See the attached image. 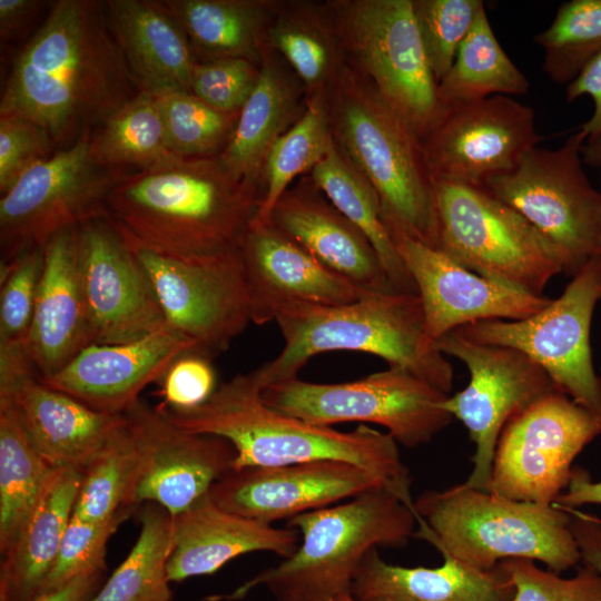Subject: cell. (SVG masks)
<instances>
[{
  "label": "cell",
  "mask_w": 601,
  "mask_h": 601,
  "mask_svg": "<svg viewBox=\"0 0 601 601\" xmlns=\"http://www.w3.org/2000/svg\"><path fill=\"white\" fill-rule=\"evenodd\" d=\"M138 91L104 1L59 0L16 57L0 117L36 122L62 149L99 128Z\"/></svg>",
  "instance_id": "1"
},
{
  "label": "cell",
  "mask_w": 601,
  "mask_h": 601,
  "mask_svg": "<svg viewBox=\"0 0 601 601\" xmlns=\"http://www.w3.org/2000/svg\"><path fill=\"white\" fill-rule=\"evenodd\" d=\"M254 186L219 157L173 155L127 173L108 196V215L141 244L181 257L239 249L257 214Z\"/></svg>",
  "instance_id": "2"
},
{
  "label": "cell",
  "mask_w": 601,
  "mask_h": 601,
  "mask_svg": "<svg viewBox=\"0 0 601 601\" xmlns=\"http://www.w3.org/2000/svg\"><path fill=\"white\" fill-rule=\"evenodd\" d=\"M260 392L249 372L221 383L197 407L158 406L185 431L227 440L236 452L233 469L344 461L382 476L407 504H413L408 469L388 433L366 425L351 432L314 425L269 407Z\"/></svg>",
  "instance_id": "3"
},
{
  "label": "cell",
  "mask_w": 601,
  "mask_h": 601,
  "mask_svg": "<svg viewBox=\"0 0 601 601\" xmlns=\"http://www.w3.org/2000/svg\"><path fill=\"white\" fill-rule=\"evenodd\" d=\"M275 322L284 347L252 371L262 390L297 378L315 355L352 351L382 357L388 366L403 367L447 395L452 391L453 367L426 337L417 294L368 292L344 305H292Z\"/></svg>",
  "instance_id": "4"
},
{
  "label": "cell",
  "mask_w": 601,
  "mask_h": 601,
  "mask_svg": "<svg viewBox=\"0 0 601 601\" xmlns=\"http://www.w3.org/2000/svg\"><path fill=\"white\" fill-rule=\"evenodd\" d=\"M414 506L380 486L348 501L287 520L300 533L297 550L226 595L208 601L238 600L264 585L276 601H331L351 594L364 556L374 548H400L415 536Z\"/></svg>",
  "instance_id": "5"
},
{
  "label": "cell",
  "mask_w": 601,
  "mask_h": 601,
  "mask_svg": "<svg viewBox=\"0 0 601 601\" xmlns=\"http://www.w3.org/2000/svg\"><path fill=\"white\" fill-rule=\"evenodd\" d=\"M414 510L416 536L479 570L528 559L561 573L581 561L570 513L555 504L515 501L462 483L421 494Z\"/></svg>",
  "instance_id": "6"
},
{
  "label": "cell",
  "mask_w": 601,
  "mask_h": 601,
  "mask_svg": "<svg viewBox=\"0 0 601 601\" xmlns=\"http://www.w3.org/2000/svg\"><path fill=\"white\" fill-rule=\"evenodd\" d=\"M433 187L434 247L464 268L534 296L563 273L549 240L484 188L445 180Z\"/></svg>",
  "instance_id": "7"
},
{
  "label": "cell",
  "mask_w": 601,
  "mask_h": 601,
  "mask_svg": "<svg viewBox=\"0 0 601 601\" xmlns=\"http://www.w3.org/2000/svg\"><path fill=\"white\" fill-rule=\"evenodd\" d=\"M585 141L580 128L555 149L534 147L513 170L483 186L549 240L571 277L601 255V191L583 168Z\"/></svg>",
  "instance_id": "8"
},
{
  "label": "cell",
  "mask_w": 601,
  "mask_h": 601,
  "mask_svg": "<svg viewBox=\"0 0 601 601\" xmlns=\"http://www.w3.org/2000/svg\"><path fill=\"white\" fill-rule=\"evenodd\" d=\"M260 394L269 407L314 425L363 422L384 426L406 447L430 443L453 421L443 407L447 394L395 366L335 384L297 377L267 386Z\"/></svg>",
  "instance_id": "9"
},
{
  "label": "cell",
  "mask_w": 601,
  "mask_h": 601,
  "mask_svg": "<svg viewBox=\"0 0 601 601\" xmlns=\"http://www.w3.org/2000/svg\"><path fill=\"white\" fill-rule=\"evenodd\" d=\"M92 132L29 168L1 195L0 263L108 213V196L127 173L95 159Z\"/></svg>",
  "instance_id": "10"
},
{
  "label": "cell",
  "mask_w": 601,
  "mask_h": 601,
  "mask_svg": "<svg viewBox=\"0 0 601 601\" xmlns=\"http://www.w3.org/2000/svg\"><path fill=\"white\" fill-rule=\"evenodd\" d=\"M600 298L598 255L536 314L518 321H479L456 331L476 343L523 352L548 373L558 391L601 416V376L595 372L590 344L591 322Z\"/></svg>",
  "instance_id": "11"
},
{
  "label": "cell",
  "mask_w": 601,
  "mask_h": 601,
  "mask_svg": "<svg viewBox=\"0 0 601 601\" xmlns=\"http://www.w3.org/2000/svg\"><path fill=\"white\" fill-rule=\"evenodd\" d=\"M115 224L147 272L167 325L189 338L198 355L211 359L225 352L252 322L239 252L211 257L169 255L141 244Z\"/></svg>",
  "instance_id": "12"
},
{
  "label": "cell",
  "mask_w": 601,
  "mask_h": 601,
  "mask_svg": "<svg viewBox=\"0 0 601 601\" xmlns=\"http://www.w3.org/2000/svg\"><path fill=\"white\" fill-rule=\"evenodd\" d=\"M339 129L348 154L381 204L415 237L434 247L433 179L415 130L375 88L346 100Z\"/></svg>",
  "instance_id": "13"
},
{
  "label": "cell",
  "mask_w": 601,
  "mask_h": 601,
  "mask_svg": "<svg viewBox=\"0 0 601 601\" xmlns=\"http://www.w3.org/2000/svg\"><path fill=\"white\" fill-rule=\"evenodd\" d=\"M601 435V416L554 391L511 418L497 441L489 492L554 504L570 481L572 463Z\"/></svg>",
  "instance_id": "14"
},
{
  "label": "cell",
  "mask_w": 601,
  "mask_h": 601,
  "mask_svg": "<svg viewBox=\"0 0 601 601\" xmlns=\"http://www.w3.org/2000/svg\"><path fill=\"white\" fill-rule=\"evenodd\" d=\"M434 345L469 370L466 387L449 395L443 407L464 424L475 444L473 469L464 484L489 491L495 447L504 426L556 387L539 364L516 348L476 343L456 329Z\"/></svg>",
  "instance_id": "15"
},
{
  "label": "cell",
  "mask_w": 601,
  "mask_h": 601,
  "mask_svg": "<svg viewBox=\"0 0 601 601\" xmlns=\"http://www.w3.org/2000/svg\"><path fill=\"white\" fill-rule=\"evenodd\" d=\"M353 45L380 96L426 136L444 108L411 0H364L349 13Z\"/></svg>",
  "instance_id": "16"
},
{
  "label": "cell",
  "mask_w": 601,
  "mask_h": 601,
  "mask_svg": "<svg viewBox=\"0 0 601 601\" xmlns=\"http://www.w3.org/2000/svg\"><path fill=\"white\" fill-rule=\"evenodd\" d=\"M425 138L433 180L480 188L513 170L543 139L534 110L501 95L447 108Z\"/></svg>",
  "instance_id": "17"
},
{
  "label": "cell",
  "mask_w": 601,
  "mask_h": 601,
  "mask_svg": "<svg viewBox=\"0 0 601 601\" xmlns=\"http://www.w3.org/2000/svg\"><path fill=\"white\" fill-rule=\"evenodd\" d=\"M381 206L394 247L416 286L424 311L425 334L432 344L474 322L530 317L552 300L464 268L440 249L415 237L390 209Z\"/></svg>",
  "instance_id": "18"
},
{
  "label": "cell",
  "mask_w": 601,
  "mask_h": 601,
  "mask_svg": "<svg viewBox=\"0 0 601 601\" xmlns=\"http://www.w3.org/2000/svg\"><path fill=\"white\" fill-rule=\"evenodd\" d=\"M78 265L95 344H122L167 325L144 266L112 218L77 227Z\"/></svg>",
  "instance_id": "19"
},
{
  "label": "cell",
  "mask_w": 601,
  "mask_h": 601,
  "mask_svg": "<svg viewBox=\"0 0 601 601\" xmlns=\"http://www.w3.org/2000/svg\"><path fill=\"white\" fill-rule=\"evenodd\" d=\"M124 415L140 459L138 506L151 502L177 515L233 469L236 452L227 440L185 431L159 406L139 398Z\"/></svg>",
  "instance_id": "20"
},
{
  "label": "cell",
  "mask_w": 601,
  "mask_h": 601,
  "mask_svg": "<svg viewBox=\"0 0 601 601\" xmlns=\"http://www.w3.org/2000/svg\"><path fill=\"white\" fill-rule=\"evenodd\" d=\"M380 486L395 492L382 476L366 469L344 461L322 460L231 469L214 483L208 497L228 512L272 524Z\"/></svg>",
  "instance_id": "21"
},
{
  "label": "cell",
  "mask_w": 601,
  "mask_h": 601,
  "mask_svg": "<svg viewBox=\"0 0 601 601\" xmlns=\"http://www.w3.org/2000/svg\"><path fill=\"white\" fill-rule=\"evenodd\" d=\"M252 322L275 321L292 305L337 306L363 297L364 290L325 267L270 221L256 216L239 246Z\"/></svg>",
  "instance_id": "22"
},
{
  "label": "cell",
  "mask_w": 601,
  "mask_h": 601,
  "mask_svg": "<svg viewBox=\"0 0 601 601\" xmlns=\"http://www.w3.org/2000/svg\"><path fill=\"white\" fill-rule=\"evenodd\" d=\"M197 354L195 344L166 325L122 344H90L52 376L40 380L92 410L124 414L151 383L160 382L183 355Z\"/></svg>",
  "instance_id": "23"
},
{
  "label": "cell",
  "mask_w": 601,
  "mask_h": 601,
  "mask_svg": "<svg viewBox=\"0 0 601 601\" xmlns=\"http://www.w3.org/2000/svg\"><path fill=\"white\" fill-rule=\"evenodd\" d=\"M0 405L13 408L29 442L53 469L82 472L127 427L124 414L92 410L36 375L0 392Z\"/></svg>",
  "instance_id": "24"
},
{
  "label": "cell",
  "mask_w": 601,
  "mask_h": 601,
  "mask_svg": "<svg viewBox=\"0 0 601 601\" xmlns=\"http://www.w3.org/2000/svg\"><path fill=\"white\" fill-rule=\"evenodd\" d=\"M90 344L93 337L79 273L75 227L58 233L43 247L27 349L38 378L45 380Z\"/></svg>",
  "instance_id": "25"
},
{
  "label": "cell",
  "mask_w": 601,
  "mask_h": 601,
  "mask_svg": "<svg viewBox=\"0 0 601 601\" xmlns=\"http://www.w3.org/2000/svg\"><path fill=\"white\" fill-rule=\"evenodd\" d=\"M298 532L228 512L208 495L173 516V544L167 563L169 582L211 574L233 559L258 551L284 559L298 546Z\"/></svg>",
  "instance_id": "26"
},
{
  "label": "cell",
  "mask_w": 601,
  "mask_h": 601,
  "mask_svg": "<svg viewBox=\"0 0 601 601\" xmlns=\"http://www.w3.org/2000/svg\"><path fill=\"white\" fill-rule=\"evenodd\" d=\"M104 4L137 89L190 92L197 60L186 35L157 0H108Z\"/></svg>",
  "instance_id": "27"
},
{
  "label": "cell",
  "mask_w": 601,
  "mask_h": 601,
  "mask_svg": "<svg viewBox=\"0 0 601 601\" xmlns=\"http://www.w3.org/2000/svg\"><path fill=\"white\" fill-rule=\"evenodd\" d=\"M267 221L321 264L368 292H394L366 237L338 210L302 194H286Z\"/></svg>",
  "instance_id": "28"
},
{
  "label": "cell",
  "mask_w": 601,
  "mask_h": 601,
  "mask_svg": "<svg viewBox=\"0 0 601 601\" xmlns=\"http://www.w3.org/2000/svg\"><path fill=\"white\" fill-rule=\"evenodd\" d=\"M443 558L436 568L394 565L374 548L364 556L351 594L356 601H511L514 589L500 565L479 570Z\"/></svg>",
  "instance_id": "29"
},
{
  "label": "cell",
  "mask_w": 601,
  "mask_h": 601,
  "mask_svg": "<svg viewBox=\"0 0 601 601\" xmlns=\"http://www.w3.org/2000/svg\"><path fill=\"white\" fill-rule=\"evenodd\" d=\"M82 472L53 469L20 534L1 554L0 601H32L55 564L73 508Z\"/></svg>",
  "instance_id": "30"
},
{
  "label": "cell",
  "mask_w": 601,
  "mask_h": 601,
  "mask_svg": "<svg viewBox=\"0 0 601 601\" xmlns=\"http://www.w3.org/2000/svg\"><path fill=\"white\" fill-rule=\"evenodd\" d=\"M529 89L528 78L497 41L483 6L450 70L439 82L444 110L496 95L522 96Z\"/></svg>",
  "instance_id": "31"
},
{
  "label": "cell",
  "mask_w": 601,
  "mask_h": 601,
  "mask_svg": "<svg viewBox=\"0 0 601 601\" xmlns=\"http://www.w3.org/2000/svg\"><path fill=\"white\" fill-rule=\"evenodd\" d=\"M313 179L333 207L370 242L393 290L417 294L382 218L378 195L362 175L343 160L333 145L313 168Z\"/></svg>",
  "instance_id": "32"
},
{
  "label": "cell",
  "mask_w": 601,
  "mask_h": 601,
  "mask_svg": "<svg viewBox=\"0 0 601 601\" xmlns=\"http://www.w3.org/2000/svg\"><path fill=\"white\" fill-rule=\"evenodd\" d=\"M29 442L13 408L0 405V552L13 544L52 472Z\"/></svg>",
  "instance_id": "33"
},
{
  "label": "cell",
  "mask_w": 601,
  "mask_h": 601,
  "mask_svg": "<svg viewBox=\"0 0 601 601\" xmlns=\"http://www.w3.org/2000/svg\"><path fill=\"white\" fill-rule=\"evenodd\" d=\"M290 106V96L282 78L272 67L265 66L219 155L233 176L254 186L272 146L282 136Z\"/></svg>",
  "instance_id": "34"
},
{
  "label": "cell",
  "mask_w": 601,
  "mask_h": 601,
  "mask_svg": "<svg viewBox=\"0 0 601 601\" xmlns=\"http://www.w3.org/2000/svg\"><path fill=\"white\" fill-rule=\"evenodd\" d=\"M141 505L136 543L90 601H171L167 563L173 544V516L156 503Z\"/></svg>",
  "instance_id": "35"
},
{
  "label": "cell",
  "mask_w": 601,
  "mask_h": 601,
  "mask_svg": "<svg viewBox=\"0 0 601 601\" xmlns=\"http://www.w3.org/2000/svg\"><path fill=\"white\" fill-rule=\"evenodd\" d=\"M91 152L105 167L140 170L175 155L157 97L139 90L91 135Z\"/></svg>",
  "instance_id": "36"
},
{
  "label": "cell",
  "mask_w": 601,
  "mask_h": 601,
  "mask_svg": "<svg viewBox=\"0 0 601 601\" xmlns=\"http://www.w3.org/2000/svg\"><path fill=\"white\" fill-rule=\"evenodd\" d=\"M179 24L191 51L207 61L245 58L256 46L257 14L255 8L227 0H157Z\"/></svg>",
  "instance_id": "37"
},
{
  "label": "cell",
  "mask_w": 601,
  "mask_h": 601,
  "mask_svg": "<svg viewBox=\"0 0 601 601\" xmlns=\"http://www.w3.org/2000/svg\"><path fill=\"white\" fill-rule=\"evenodd\" d=\"M139 480L140 459L127 425L82 471L73 515L104 522L126 509L138 508Z\"/></svg>",
  "instance_id": "38"
},
{
  "label": "cell",
  "mask_w": 601,
  "mask_h": 601,
  "mask_svg": "<svg viewBox=\"0 0 601 601\" xmlns=\"http://www.w3.org/2000/svg\"><path fill=\"white\" fill-rule=\"evenodd\" d=\"M534 41L544 50L542 70L555 83L569 85L601 53V0L562 3Z\"/></svg>",
  "instance_id": "39"
},
{
  "label": "cell",
  "mask_w": 601,
  "mask_h": 601,
  "mask_svg": "<svg viewBox=\"0 0 601 601\" xmlns=\"http://www.w3.org/2000/svg\"><path fill=\"white\" fill-rule=\"evenodd\" d=\"M42 266L43 248L0 263V368L31 364L27 344Z\"/></svg>",
  "instance_id": "40"
},
{
  "label": "cell",
  "mask_w": 601,
  "mask_h": 601,
  "mask_svg": "<svg viewBox=\"0 0 601 601\" xmlns=\"http://www.w3.org/2000/svg\"><path fill=\"white\" fill-rule=\"evenodd\" d=\"M333 145L322 110L311 107L305 115L272 146L266 158V190L256 217L267 221L290 181L314 168Z\"/></svg>",
  "instance_id": "41"
},
{
  "label": "cell",
  "mask_w": 601,
  "mask_h": 601,
  "mask_svg": "<svg viewBox=\"0 0 601 601\" xmlns=\"http://www.w3.org/2000/svg\"><path fill=\"white\" fill-rule=\"evenodd\" d=\"M161 110L170 150L181 157H208L228 142L239 112L219 111L191 92L154 93Z\"/></svg>",
  "instance_id": "42"
},
{
  "label": "cell",
  "mask_w": 601,
  "mask_h": 601,
  "mask_svg": "<svg viewBox=\"0 0 601 601\" xmlns=\"http://www.w3.org/2000/svg\"><path fill=\"white\" fill-rule=\"evenodd\" d=\"M483 6L482 0L413 1L420 36L437 83L450 70Z\"/></svg>",
  "instance_id": "43"
},
{
  "label": "cell",
  "mask_w": 601,
  "mask_h": 601,
  "mask_svg": "<svg viewBox=\"0 0 601 601\" xmlns=\"http://www.w3.org/2000/svg\"><path fill=\"white\" fill-rule=\"evenodd\" d=\"M136 509H126L104 522H87L72 514L40 594L58 589L87 571L106 568L108 540Z\"/></svg>",
  "instance_id": "44"
},
{
  "label": "cell",
  "mask_w": 601,
  "mask_h": 601,
  "mask_svg": "<svg viewBox=\"0 0 601 601\" xmlns=\"http://www.w3.org/2000/svg\"><path fill=\"white\" fill-rule=\"evenodd\" d=\"M513 585L511 601H601V575L583 564L571 578L540 569L528 559L499 563Z\"/></svg>",
  "instance_id": "45"
},
{
  "label": "cell",
  "mask_w": 601,
  "mask_h": 601,
  "mask_svg": "<svg viewBox=\"0 0 601 601\" xmlns=\"http://www.w3.org/2000/svg\"><path fill=\"white\" fill-rule=\"evenodd\" d=\"M258 75L245 58L197 62L190 92L219 111L239 112L252 95Z\"/></svg>",
  "instance_id": "46"
},
{
  "label": "cell",
  "mask_w": 601,
  "mask_h": 601,
  "mask_svg": "<svg viewBox=\"0 0 601 601\" xmlns=\"http://www.w3.org/2000/svg\"><path fill=\"white\" fill-rule=\"evenodd\" d=\"M58 150L47 131L33 121L0 117V193H7L19 177Z\"/></svg>",
  "instance_id": "47"
},
{
  "label": "cell",
  "mask_w": 601,
  "mask_h": 601,
  "mask_svg": "<svg viewBox=\"0 0 601 601\" xmlns=\"http://www.w3.org/2000/svg\"><path fill=\"white\" fill-rule=\"evenodd\" d=\"M210 361L198 354H186L177 358L160 381L161 404L189 410L207 402L217 388Z\"/></svg>",
  "instance_id": "48"
},
{
  "label": "cell",
  "mask_w": 601,
  "mask_h": 601,
  "mask_svg": "<svg viewBox=\"0 0 601 601\" xmlns=\"http://www.w3.org/2000/svg\"><path fill=\"white\" fill-rule=\"evenodd\" d=\"M275 41L305 81L314 82L321 78L326 68L327 52L318 39L304 31L288 29L279 31Z\"/></svg>",
  "instance_id": "49"
},
{
  "label": "cell",
  "mask_w": 601,
  "mask_h": 601,
  "mask_svg": "<svg viewBox=\"0 0 601 601\" xmlns=\"http://www.w3.org/2000/svg\"><path fill=\"white\" fill-rule=\"evenodd\" d=\"M582 96H589L593 101V112L581 126L587 136L585 142H590L601 139V53L565 86V97L569 102Z\"/></svg>",
  "instance_id": "50"
},
{
  "label": "cell",
  "mask_w": 601,
  "mask_h": 601,
  "mask_svg": "<svg viewBox=\"0 0 601 601\" xmlns=\"http://www.w3.org/2000/svg\"><path fill=\"white\" fill-rule=\"evenodd\" d=\"M570 513V528L581 553V561L601 575V520L577 510Z\"/></svg>",
  "instance_id": "51"
},
{
  "label": "cell",
  "mask_w": 601,
  "mask_h": 601,
  "mask_svg": "<svg viewBox=\"0 0 601 601\" xmlns=\"http://www.w3.org/2000/svg\"><path fill=\"white\" fill-rule=\"evenodd\" d=\"M554 504L565 510H577L585 504L601 505V481H593L585 469L575 466L565 491Z\"/></svg>",
  "instance_id": "52"
},
{
  "label": "cell",
  "mask_w": 601,
  "mask_h": 601,
  "mask_svg": "<svg viewBox=\"0 0 601 601\" xmlns=\"http://www.w3.org/2000/svg\"><path fill=\"white\" fill-rule=\"evenodd\" d=\"M41 7L42 2L38 0H0L1 40L21 36Z\"/></svg>",
  "instance_id": "53"
},
{
  "label": "cell",
  "mask_w": 601,
  "mask_h": 601,
  "mask_svg": "<svg viewBox=\"0 0 601 601\" xmlns=\"http://www.w3.org/2000/svg\"><path fill=\"white\" fill-rule=\"evenodd\" d=\"M106 568H97L77 575L58 589L48 591L32 601H90L104 583Z\"/></svg>",
  "instance_id": "54"
},
{
  "label": "cell",
  "mask_w": 601,
  "mask_h": 601,
  "mask_svg": "<svg viewBox=\"0 0 601 601\" xmlns=\"http://www.w3.org/2000/svg\"><path fill=\"white\" fill-rule=\"evenodd\" d=\"M583 161L594 168H601V139L585 142L582 148Z\"/></svg>",
  "instance_id": "55"
},
{
  "label": "cell",
  "mask_w": 601,
  "mask_h": 601,
  "mask_svg": "<svg viewBox=\"0 0 601 601\" xmlns=\"http://www.w3.org/2000/svg\"><path fill=\"white\" fill-rule=\"evenodd\" d=\"M331 601H356V600L352 597V594H343V595L334 598Z\"/></svg>",
  "instance_id": "56"
},
{
  "label": "cell",
  "mask_w": 601,
  "mask_h": 601,
  "mask_svg": "<svg viewBox=\"0 0 601 601\" xmlns=\"http://www.w3.org/2000/svg\"><path fill=\"white\" fill-rule=\"evenodd\" d=\"M600 246H601V225H600ZM601 302V298H600Z\"/></svg>",
  "instance_id": "57"
}]
</instances>
